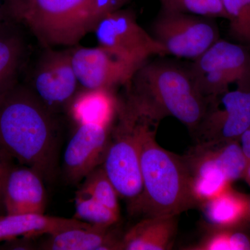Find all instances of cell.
<instances>
[{"label":"cell","mask_w":250,"mask_h":250,"mask_svg":"<svg viewBox=\"0 0 250 250\" xmlns=\"http://www.w3.org/2000/svg\"><path fill=\"white\" fill-rule=\"evenodd\" d=\"M200 241L184 248L188 250H250V236L238 228L205 226Z\"/></svg>","instance_id":"cell-21"},{"label":"cell","mask_w":250,"mask_h":250,"mask_svg":"<svg viewBox=\"0 0 250 250\" xmlns=\"http://www.w3.org/2000/svg\"><path fill=\"white\" fill-rule=\"evenodd\" d=\"M58 125L54 112L34 92L15 85L0 95V151L52 178L58 159Z\"/></svg>","instance_id":"cell-1"},{"label":"cell","mask_w":250,"mask_h":250,"mask_svg":"<svg viewBox=\"0 0 250 250\" xmlns=\"http://www.w3.org/2000/svg\"><path fill=\"white\" fill-rule=\"evenodd\" d=\"M250 127V89L227 91L208 103L195 131L200 143L238 141Z\"/></svg>","instance_id":"cell-9"},{"label":"cell","mask_w":250,"mask_h":250,"mask_svg":"<svg viewBox=\"0 0 250 250\" xmlns=\"http://www.w3.org/2000/svg\"><path fill=\"white\" fill-rule=\"evenodd\" d=\"M135 113L143 185L140 213L146 217L179 215L197 207L184 156L169 152L156 142L160 122Z\"/></svg>","instance_id":"cell-3"},{"label":"cell","mask_w":250,"mask_h":250,"mask_svg":"<svg viewBox=\"0 0 250 250\" xmlns=\"http://www.w3.org/2000/svg\"><path fill=\"white\" fill-rule=\"evenodd\" d=\"M111 130L102 125H77L64 153V170L70 182H80L102 165Z\"/></svg>","instance_id":"cell-12"},{"label":"cell","mask_w":250,"mask_h":250,"mask_svg":"<svg viewBox=\"0 0 250 250\" xmlns=\"http://www.w3.org/2000/svg\"><path fill=\"white\" fill-rule=\"evenodd\" d=\"M161 9L196 15L209 18L227 19L222 0H159Z\"/></svg>","instance_id":"cell-26"},{"label":"cell","mask_w":250,"mask_h":250,"mask_svg":"<svg viewBox=\"0 0 250 250\" xmlns=\"http://www.w3.org/2000/svg\"><path fill=\"white\" fill-rule=\"evenodd\" d=\"M126 86L125 102L136 111L159 122L174 117L192 132L208 107L189 67L168 61L148 60Z\"/></svg>","instance_id":"cell-2"},{"label":"cell","mask_w":250,"mask_h":250,"mask_svg":"<svg viewBox=\"0 0 250 250\" xmlns=\"http://www.w3.org/2000/svg\"><path fill=\"white\" fill-rule=\"evenodd\" d=\"M10 20L6 10V0H0V22Z\"/></svg>","instance_id":"cell-29"},{"label":"cell","mask_w":250,"mask_h":250,"mask_svg":"<svg viewBox=\"0 0 250 250\" xmlns=\"http://www.w3.org/2000/svg\"><path fill=\"white\" fill-rule=\"evenodd\" d=\"M75 218L95 226L110 228L118 223L120 214L93 197L77 192Z\"/></svg>","instance_id":"cell-23"},{"label":"cell","mask_w":250,"mask_h":250,"mask_svg":"<svg viewBox=\"0 0 250 250\" xmlns=\"http://www.w3.org/2000/svg\"><path fill=\"white\" fill-rule=\"evenodd\" d=\"M75 218L44 214H6L0 217V242L12 241L19 236L55 234L68 229L88 226Z\"/></svg>","instance_id":"cell-17"},{"label":"cell","mask_w":250,"mask_h":250,"mask_svg":"<svg viewBox=\"0 0 250 250\" xmlns=\"http://www.w3.org/2000/svg\"><path fill=\"white\" fill-rule=\"evenodd\" d=\"M78 192L89 195L120 214V197L102 166H99L83 179Z\"/></svg>","instance_id":"cell-24"},{"label":"cell","mask_w":250,"mask_h":250,"mask_svg":"<svg viewBox=\"0 0 250 250\" xmlns=\"http://www.w3.org/2000/svg\"><path fill=\"white\" fill-rule=\"evenodd\" d=\"M229 33L240 45L250 47V0H222Z\"/></svg>","instance_id":"cell-25"},{"label":"cell","mask_w":250,"mask_h":250,"mask_svg":"<svg viewBox=\"0 0 250 250\" xmlns=\"http://www.w3.org/2000/svg\"><path fill=\"white\" fill-rule=\"evenodd\" d=\"M70 56L79 83L85 88L115 90L126 85L142 65L120 59L101 46L76 47Z\"/></svg>","instance_id":"cell-10"},{"label":"cell","mask_w":250,"mask_h":250,"mask_svg":"<svg viewBox=\"0 0 250 250\" xmlns=\"http://www.w3.org/2000/svg\"><path fill=\"white\" fill-rule=\"evenodd\" d=\"M190 175V188L196 207L230 187L231 182L206 143H199L184 156Z\"/></svg>","instance_id":"cell-14"},{"label":"cell","mask_w":250,"mask_h":250,"mask_svg":"<svg viewBox=\"0 0 250 250\" xmlns=\"http://www.w3.org/2000/svg\"><path fill=\"white\" fill-rule=\"evenodd\" d=\"M204 143H207L215 161L231 183L244 177L249 161L237 141Z\"/></svg>","instance_id":"cell-22"},{"label":"cell","mask_w":250,"mask_h":250,"mask_svg":"<svg viewBox=\"0 0 250 250\" xmlns=\"http://www.w3.org/2000/svg\"><path fill=\"white\" fill-rule=\"evenodd\" d=\"M131 0H6L8 16L45 46L74 45Z\"/></svg>","instance_id":"cell-4"},{"label":"cell","mask_w":250,"mask_h":250,"mask_svg":"<svg viewBox=\"0 0 250 250\" xmlns=\"http://www.w3.org/2000/svg\"><path fill=\"white\" fill-rule=\"evenodd\" d=\"M153 37L167 54L195 60L220 39L212 18L161 9L152 25Z\"/></svg>","instance_id":"cell-7"},{"label":"cell","mask_w":250,"mask_h":250,"mask_svg":"<svg viewBox=\"0 0 250 250\" xmlns=\"http://www.w3.org/2000/svg\"><path fill=\"white\" fill-rule=\"evenodd\" d=\"M243 153L246 155L249 162L250 161V127L247 129L239 139Z\"/></svg>","instance_id":"cell-28"},{"label":"cell","mask_w":250,"mask_h":250,"mask_svg":"<svg viewBox=\"0 0 250 250\" xmlns=\"http://www.w3.org/2000/svg\"><path fill=\"white\" fill-rule=\"evenodd\" d=\"M99 46L126 62L143 65L165 48L139 24L132 11L118 9L102 18L93 30Z\"/></svg>","instance_id":"cell-8"},{"label":"cell","mask_w":250,"mask_h":250,"mask_svg":"<svg viewBox=\"0 0 250 250\" xmlns=\"http://www.w3.org/2000/svg\"><path fill=\"white\" fill-rule=\"evenodd\" d=\"M250 200L228 188L200 206L205 225L215 228H238L249 219Z\"/></svg>","instance_id":"cell-19"},{"label":"cell","mask_w":250,"mask_h":250,"mask_svg":"<svg viewBox=\"0 0 250 250\" xmlns=\"http://www.w3.org/2000/svg\"><path fill=\"white\" fill-rule=\"evenodd\" d=\"M178 215L146 217L122 237L121 250L172 249L178 228Z\"/></svg>","instance_id":"cell-16"},{"label":"cell","mask_w":250,"mask_h":250,"mask_svg":"<svg viewBox=\"0 0 250 250\" xmlns=\"http://www.w3.org/2000/svg\"><path fill=\"white\" fill-rule=\"evenodd\" d=\"M121 101L114 89L82 88L67 105L72 121L77 125H98L113 127Z\"/></svg>","instance_id":"cell-15"},{"label":"cell","mask_w":250,"mask_h":250,"mask_svg":"<svg viewBox=\"0 0 250 250\" xmlns=\"http://www.w3.org/2000/svg\"><path fill=\"white\" fill-rule=\"evenodd\" d=\"M11 166L9 163V157L0 151V209L3 207V190L5 181Z\"/></svg>","instance_id":"cell-27"},{"label":"cell","mask_w":250,"mask_h":250,"mask_svg":"<svg viewBox=\"0 0 250 250\" xmlns=\"http://www.w3.org/2000/svg\"><path fill=\"white\" fill-rule=\"evenodd\" d=\"M11 20L0 22V95L16 85L25 54L21 31Z\"/></svg>","instance_id":"cell-20"},{"label":"cell","mask_w":250,"mask_h":250,"mask_svg":"<svg viewBox=\"0 0 250 250\" xmlns=\"http://www.w3.org/2000/svg\"><path fill=\"white\" fill-rule=\"evenodd\" d=\"M248 220L250 222V207H249V219Z\"/></svg>","instance_id":"cell-31"},{"label":"cell","mask_w":250,"mask_h":250,"mask_svg":"<svg viewBox=\"0 0 250 250\" xmlns=\"http://www.w3.org/2000/svg\"><path fill=\"white\" fill-rule=\"evenodd\" d=\"M110 228L89 225L68 229L49 235L41 248L48 250H121L122 238L116 236Z\"/></svg>","instance_id":"cell-18"},{"label":"cell","mask_w":250,"mask_h":250,"mask_svg":"<svg viewBox=\"0 0 250 250\" xmlns=\"http://www.w3.org/2000/svg\"><path fill=\"white\" fill-rule=\"evenodd\" d=\"M79 83L70 50L47 49L38 62L33 79V92L51 111L67 106Z\"/></svg>","instance_id":"cell-11"},{"label":"cell","mask_w":250,"mask_h":250,"mask_svg":"<svg viewBox=\"0 0 250 250\" xmlns=\"http://www.w3.org/2000/svg\"><path fill=\"white\" fill-rule=\"evenodd\" d=\"M136 121L134 110L122 103L101 165L133 214L140 213L143 192Z\"/></svg>","instance_id":"cell-5"},{"label":"cell","mask_w":250,"mask_h":250,"mask_svg":"<svg viewBox=\"0 0 250 250\" xmlns=\"http://www.w3.org/2000/svg\"><path fill=\"white\" fill-rule=\"evenodd\" d=\"M188 67L208 103L228 91L233 83L250 89V54L240 44L219 39Z\"/></svg>","instance_id":"cell-6"},{"label":"cell","mask_w":250,"mask_h":250,"mask_svg":"<svg viewBox=\"0 0 250 250\" xmlns=\"http://www.w3.org/2000/svg\"><path fill=\"white\" fill-rule=\"evenodd\" d=\"M244 177L246 178L247 182H248V183L249 184L250 186V161L249 162V164H248V167H247Z\"/></svg>","instance_id":"cell-30"},{"label":"cell","mask_w":250,"mask_h":250,"mask_svg":"<svg viewBox=\"0 0 250 250\" xmlns=\"http://www.w3.org/2000/svg\"><path fill=\"white\" fill-rule=\"evenodd\" d=\"M43 179L27 166L11 167L3 190L6 214H44L46 192Z\"/></svg>","instance_id":"cell-13"}]
</instances>
